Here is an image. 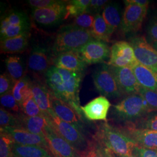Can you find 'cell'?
I'll return each mask as SVG.
<instances>
[{
  "instance_id": "cell-36",
  "label": "cell",
  "mask_w": 157,
  "mask_h": 157,
  "mask_svg": "<svg viewBox=\"0 0 157 157\" xmlns=\"http://www.w3.org/2000/svg\"><path fill=\"white\" fill-rule=\"evenodd\" d=\"M0 102L3 108L8 109L9 111H12L15 114L21 112V108L13 95L12 90L1 95Z\"/></svg>"
},
{
  "instance_id": "cell-11",
  "label": "cell",
  "mask_w": 157,
  "mask_h": 157,
  "mask_svg": "<svg viewBox=\"0 0 157 157\" xmlns=\"http://www.w3.org/2000/svg\"><path fill=\"white\" fill-rule=\"evenodd\" d=\"M126 6L122 14L121 29L124 33H133L141 28L148 8L124 2Z\"/></svg>"
},
{
  "instance_id": "cell-47",
  "label": "cell",
  "mask_w": 157,
  "mask_h": 157,
  "mask_svg": "<svg viewBox=\"0 0 157 157\" xmlns=\"http://www.w3.org/2000/svg\"></svg>"
},
{
  "instance_id": "cell-4",
  "label": "cell",
  "mask_w": 157,
  "mask_h": 157,
  "mask_svg": "<svg viewBox=\"0 0 157 157\" xmlns=\"http://www.w3.org/2000/svg\"><path fill=\"white\" fill-rule=\"evenodd\" d=\"M93 39L89 30L68 25L58 32L51 51L56 56L62 52L78 51Z\"/></svg>"
},
{
  "instance_id": "cell-30",
  "label": "cell",
  "mask_w": 157,
  "mask_h": 157,
  "mask_svg": "<svg viewBox=\"0 0 157 157\" xmlns=\"http://www.w3.org/2000/svg\"><path fill=\"white\" fill-rule=\"evenodd\" d=\"M91 33L94 39L105 42L109 41L111 36L109 33L107 24L101 14H97L95 15Z\"/></svg>"
},
{
  "instance_id": "cell-5",
  "label": "cell",
  "mask_w": 157,
  "mask_h": 157,
  "mask_svg": "<svg viewBox=\"0 0 157 157\" xmlns=\"http://www.w3.org/2000/svg\"><path fill=\"white\" fill-rule=\"evenodd\" d=\"M51 127L58 135L67 141L80 155L88 147L90 139L74 125L62 121L50 109L45 115Z\"/></svg>"
},
{
  "instance_id": "cell-44",
  "label": "cell",
  "mask_w": 157,
  "mask_h": 157,
  "mask_svg": "<svg viewBox=\"0 0 157 157\" xmlns=\"http://www.w3.org/2000/svg\"><path fill=\"white\" fill-rule=\"evenodd\" d=\"M124 2L134 4L136 5L140 6L142 7H145V8H148L150 3V1L148 0H126V1H124Z\"/></svg>"
},
{
  "instance_id": "cell-19",
  "label": "cell",
  "mask_w": 157,
  "mask_h": 157,
  "mask_svg": "<svg viewBox=\"0 0 157 157\" xmlns=\"http://www.w3.org/2000/svg\"><path fill=\"white\" fill-rule=\"evenodd\" d=\"M111 107V103L107 98L100 96L84 106L81 109L84 117L91 121H106L108 113Z\"/></svg>"
},
{
  "instance_id": "cell-41",
  "label": "cell",
  "mask_w": 157,
  "mask_h": 157,
  "mask_svg": "<svg viewBox=\"0 0 157 157\" xmlns=\"http://www.w3.org/2000/svg\"><path fill=\"white\" fill-rule=\"evenodd\" d=\"M136 157H157V149H150L137 146L133 152Z\"/></svg>"
},
{
  "instance_id": "cell-1",
  "label": "cell",
  "mask_w": 157,
  "mask_h": 157,
  "mask_svg": "<svg viewBox=\"0 0 157 157\" xmlns=\"http://www.w3.org/2000/svg\"><path fill=\"white\" fill-rule=\"evenodd\" d=\"M46 83L56 97L83 115L80 105L79 88L83 72H73L52 66L45 75Z\"/></svg>"
},
{
  "instance_id": "cell-37",
  "label": "cell",
  "mask_w": 157,
  "mask_h": 157,
  "mask_svg": "<svg viewBox=\"0 0 157 157\" xmlns=\"http://www.w3.org/2000/svg\"><path fill=\"white\" fill-rule=\"evenodd\" d=\"M94 18L95 15L89 12H85L75 18L73 25L91 32L93 26Z\"/></svg>"
},
{
  "instance_id": "cell-24",
  "label": "cell",
  "mask_w": 157,
  "mask_h": 157,
  "mask_svg": "<svg viewBox=\"0 0 157 157\" xmlns=\"http://www.w3.org/2000/svg\"><path fill=\"white\" fill-rule=\"evenodd\" d=\"M136 78L141 87L150 89L157 90V73L150 69L140 64L137 63L132 67Z\"/></svg>"
},
{
  "instance_id": "cell-46",
  "label": "cell",
  "mask_w": 157,
  "mask_h": 157,
  "mask_svg": "<svg viewBox=\"0 0 157 157\" xmlns=\"http://www.w3.org/2000/svg\"><path fill=\"white\" fill-rule=\"evenodd\" d=\"M153 47H154L155 48V49L157 51V42H155V43H154Z\"/></svg>"
},
{
  "instance_id": "cell-39",
  "label": "cell",
  "mask_w": 157,
  "mask_h": 157,
  "mask_svg": "<svg viewBox=\"0 0 157 157\" xmlns=\"http://www.w3.org/2000/svg\"><path fill=\"white\" fill-rule=\"evenodd\" d=\"M15 82L8 73H3L0 76V94L3 95L12 90Z\"/></svg>"
},
{
  "instance_id": "cell-9",
  "label": "cell",
  "mask_w": 157,
  "mask_h": 157,
  "mask_svg": "<svg viewBox=\"0 0 157 157\" xmlns=\"http://www.w3.org/2000/svg\"><path fill=\"white\" fill-rule=\"evenodd\" d=\"M130 45L133 48L136 59L139 63L157 72V51L148 43L144 36L131 38Z\"/></svg>"
},
{
  "instance_id": "cell-28",
  "label": "cell",
  "mask_w": 157,
  "mask_h": 157,
  "mask_svg": "<svg viewBox=\"0 0 157 157\" xmlns=\"http://www.w3.org/2000/svg\"><path fill=\"white\" fill-rule=\"evenodd\" d=\"M32 81L27 77L16 82L12 89V94L19 107L27 98L32 94L31 89Z\"/></svg>"
},
{
  "instance_id": "cell-25",
  "label": "cell",
  "mask_w": 157,
  "mask_h": 157,
  "mask_svg": "<svg viewBox=\"0 0 157 157\" xmlns=\"http://www.w3.org/2000/svg\"><path fill=\"white\" fill-rule=\"evenodd\" d=\"M29 45L28 33L1 41V54H15L26 50Z\"/></svg>"
},
{
  "instance_id": "cell-43",
  "label": "cell",
  "mask_w": 157,
  "mask_h": 157,
  "mask_svg": "<svg viewBox=\"0 0 157 157\" xmlns=\"http://www.w3.org/2000/svg\"><path fill=\"white\" fill-rule=\"evenodd\" d=\"M56 1L55 0H29L28 3L33 10H35L49 7L55 4Z\"/></svg>"
},
{
  "instance_id": "cell-35",
  "label": "cell",
  "mask_w": 157,
  "mask_h": 157,
  "mask_svg": "<svg viewBox=\"0 0 157 157\" xmlns=\"http://www.w3.org/2000/svg\"><path fill=\"white\" fill-rule=\"evenodd\" d=\"M131 124L134 125L137 128L157 131V112H149L136 124Z\"/></svg>"
},
{
  "instance_id": "cell-7",
  "label": "cell",
  "mask_w": 157,
  "mask_h": 157,
  "mask_svg": "<svg viewBox=\"0 0 157 157\" xmlns=\"http://www.w3.org/2000/svg\"><path fill=\"white\" fill-rule=\"evenodd\" d=\"M93 78L97 90L108 98H117L123 95L109 65H103L93 73Z\"/></svg>"
},
{
  "instance_id": "cell-3",
  "label": "cell",
  "mask_w": 157,
  "mask_h": 157,
  "mask_svg": "<svg viewBox=\"0 0 157 157\" xmlns=\"http://www.w3.org/2000/svg\"><path fill=\"white\" fill-rule=\"evenodd\" d=\"M150 112L146 101L139 94L124 97L112 106L113 120L124 125L135 124Z\"/></svg>"
},
{
  "instance_id": "cell-31",
  "label": "cell",
  "mask_w": 157,
  "mask_h": 157,
  "mask_svg": "<svg viewBox=\"0 0 157 157\" xmlns=\"http://www.w3.org/2000/svg\"><path fill=\"white\" fill-rule=\"evenodd\" d=\"M90 0H73L67 2L65 19L69 17H77L87 11Z\"/></svg>"
},
{
  "instance_id": "cell-45",
  "label": "cell",
  "mask_w": 157,
  "mask_h": 157,
  "mask_svg": "<svg viewBox=\"0 0 157 157\" xmlns=\"http://www.w3.org/2000/svg\"><path fill=\"white\" fill-rule=\"evenodd\" d=\"M113 157H136L135 156H121V155H115L113 154Z\"/></svg>"
},
{
  "instance_id": "cell-21",
  "label": "cell",
  "mask_w": 157,
  "mask_h": 157,
  "mask_svg": "<svg viewBox=\"0 0 157 157\" xmlns=\"http://www.w3.org/2000/svg\"><path fill=\"white\" fill-rule=\"evenodd\" d=\"M18 119V127L25 129L29 132L36 135H41L44 137L45 129L48 125V122L45 115L36 117H28L22 112L16 114Z\"/></svg>"
},
{
  "instance_id": "cell-40",
  "label": "cell",
  "mask_w": 157,
  "mask_h": 157,
  "mask_svg": "<svg viewBox=\"0 0 157 157\" xmlns=\"http://www.w3.org/2000/svg\"><path fill=\"white\" fill-rule=\"evenodd\" d=\"M109 2V1L106 0H91L86 12L94 15L100 14Z\"/></svg>"
},
{
  "instance_id": "cell-27",
  "label": "cell",
  "mask_w": 157,
  "mask_h": 157,
  "mask_svg": "<svg viewBox=\"0 0 157 157\" xmlns=\"http://www.w3.org/2000/svg\"><path fill=\"white\" fill-rule=\"evenodd\" d=\"M6 65L7 73L15 82L25 77V65L21 57L16 56H7Z\"/></svg>"
},
{
  "instance_id": "cell-2",
  "label": "cell",
  "mask_w": 157,
  "mask_h": 157,
  "mask_svg": "<svg viewBox=\"0 0 157 157\" xmlns=\"http://www.w3.org/2000/svg\"><path fill=\"white\" fill-rule=\"evenodd\" d=\"M113 154L121 156H133L137 144L119 129L107 122L97 126L95 133L92 136Z\"/></svg>"
},
{
  "instance_id": "cell-10",
  "label": "cell",
  "mask_w": 157,
  "mask_h": 157,
  "mask_svg": "<svg viewBox=\"0 0 157 157\" xmlns=\"http://www.w3.org/2000/svg\"><path fill=\"white\" fill-rule=\"evenodd\" d=\"M139 62L135 56L133 47L129 43L118 41L110 48L108 65L113 67H133Z\"/></svg>"
},
{
  "instance_id": "cell-23",
  "label": "cell",
  "mask_w": 157,
  "mask_h": 157,
  "mask_svg": "<svg viewBox=\"0 0 157 157\" xmlns=\"http://www.w3.org/2000/svg\"><path fill=\"white\" fill-rule=\"evenodd\" d=\"M102 16L107 24L111 36L117 30L121 29L122 15L121 6L116 2H109L102 12Z\"/></svg>"
},
{
  "instance_id": "cell-8",
  "label": "cell",
  "mask_w": 157,
  "mask_h": 157,
  "mask_svg": "<svg viewBox=\"0 0 157 157\" xmlns=\"http://www.w3.org/2000/svg\"><path fill=\"white\" fill-rule=\"evenodd\" d=\"M67 1H56L49 7L35 9L32 12L34 21L43 26H51L65 19Z\"/></svg>"
},
{
  "instance_id": "cell-22",
  "label": "cell",
  "mask_w": 157,
  "mask_h": 157,
  "mask_svg": "<svg viewBox=\"0 0 157 157\" xmlns=\"http://www.w3.org/2000/svg\"><path fill=\"white\" fill-rule=\"evenodd\" d=\"M31 89L34 99L45 115L51 109L52 91L48 86L39 81H32Z\"/></svg>"
},
{
  "instance_id": "cell-6",
  "label": "cell",
  "mask_w": 157,
  "mask_h": 157,
  "mask_svg": "<svg viewBox=\"0 0 157 157\" xmlns=\"http://www.w3.org/2000/svg\"><path fill=\"white\" fill-rule=\"evenodd\" d=\"M30 28L29 19L25 13L18 10H11L1 18V41L28 33Z\"/></svg>"
},
{
  "instance_id": "cell-14",
  "label": "cell",
  "mask_w": 157,
  "mask_h": 157,
  "mask_svg": "<svg viewBox=\"0 0 157 157\" xmlns=\"http://www.w3.org/2000/svg\"><path fill=\"white\" fill-rule=\"evenodd\" d=\"M55 57L52 51L45 47L35 46L29 56V69L35 74L45 75L53 66Z\"/></svg>"
},
{
  "instance_id": "cell-32",
  "label": "cell",
  "mask_w": 157,
  "mask_h": 157,
  "mask_svg": "<svg viewBox=\"0 0 157 157\" xmlns=\"http://www.w3.org/2000/svg\"><path fill=\"white\" fill-rule=\"evenodd\" d=\"M14 141L6 132L1 130L0 157H13V148Z\"/></svg>"
},
{
  "instance_id": "cell-20",
  "label": "cell",
  "mask_w": 157,
  "mask_h": 157,
  "mask_svg": "<svg viewBox=\"0 0 157 157\" xmlns=\"http://www.w3.org/2000/svg\"><path fill=\"white\" fill-rule=\"evenodd\" d=\"M87 65L78 51L61 53L55 57L54 61V66L73 72H84Z\"/></svg>"
},
{
  "instance_id": "cell-38",
  "label": "cell",
  "mask_w": 157,
  "mask_h": 157,
  "mask_svg": "<svg viewBox=\"0 0 157 157\" xmlns=\"http://www.w3.org/2000/svg\"><path fill=\"white\" fill-rule=\"evenodd\" d=\"M139 94L146 101L150 112H157V90L141 87Z\"/></svg>"
},
{
  "instance_id": "cell-33",
  "label": "cell",
  "mask_w": 157,
  "mask_h": 157,
  "mask_svg": "<svg viewBox=\"0 0 157 157\" xmlns=\"http://www.w3.org/2000/svg\"><path fill=\"white\" fill-rule=\"evenodd\" d=\"M21 112L28 117L44 115L34 99L33 94L30 95L20 105Z\"/></svg>"
},
{
  "instance_id": "cell-26",
  "label": "cell",
  "mask_w": 157,
  "mask_h": 157,
  "mask_svg": "<svg viewBox=\"0 0 157 157\" xmlns=\"http://www.w3.org/2000/svg\"><path fill=\"white\" fill-rule=\"evenodd\" d=\"M13 157H52L46 149L39 146H23L14 143Z\"/></svg>"
},
{
  "instance_id": "cell-42",
  "label": "cell",
  "mask_w": 157,
  "mask_h": 157,
  "mask_svg": "<svg viewBox=\"0 0 157 157\" xmlns=\"http://www.w3.org/2000/svg\"><path fill=\"white\" fill-rule=\"evenodd\" d=\"M148 37L154 43L157 42V17H152L147 25Z\"/></svg>"
},
{
  "instance_id": "cell-16",
  "label": "cell",
  "mask_w": 157,
  "mask_h": 157,
  "mask_svg": "<svg viewBox=\"0 0 157 157\" xmlns=\"http://www.w3.org/2000/svg\"><path fill=\"white\" fill-rule=\"evenodd\" d=\"M109 67L123 95L139 94L141 87L137 82L132 67Z\"/></svg>"
},
{
  "instance_id": "cell-12",
  "label": "cell",
  "mask_w": 157,
  "mask_h": 157,
  "mask_svg": "<svg viewBox=\"0 0 157 157\" xmlns=\"http://www.w3.org/2000/svg\"><path fill=\"white\" fill-rule=\"evenodd\" d=\"M44 137L48 146V151L52 156L81 157L78 152L67 141L58 135L49 124L45 129Z\"/></svg>"
},
{
  "instance_id": "cell-17",
  "label": "cell",
  "mask_w": 157,
  "mask_h": 157,
  "mask_svg": "<svg viewBox=\"0 0 157 157\" xmlns=\"http://www.w3.org/2000/svg\"><path fill=\"white\" fill-rule=\"evenodd\" d=\"M119 129L135 141L137 146L146 148L157 149V131L137 128L131 124L124 125Z\"/></svg>"
},
{
  "instance_id": "cell-18",
  "label": "cell",
  "mask_w": 157,
  "mask_h": 157,
  "mask_svg": "<svg viewBox=\"0 0 157 157\" xmlns=\"http://www.w3.org/2000/svg\"><path fill=\"white\" fill-rule=\"evenodd\" d=\"M1 130L10 135L15 143L23 146H39L48 151V146L43 136L34 134L20 128H6Z\"/></svg>"
},
{
  "instance_id": "cell-34",
  "label": "cell",
  "mask_w": 157,
  "mask_h": 157,
  "mask_svg": "<svg viewBox=\"0 0 157 157\" xmlns=\"http://www.w3.org/2000/svg\"><path fill=\"white\" fill-rule=\"evenodd\" d=\"M18 119L17 115L6 110L4 108L0 109V126L1 129L6 128H17Z\"/></svg>"
},
{
  "instance_id": "cell-29",
  "label": "cell",
  "mask_w": 157,
  "mask_h": 157,
  "mask_svg": "<svg viewBox=\"0 0 157 157\" xmlns=\"http://www.w3.org/2000/svg\"><path fill=\"white\" fill-rule=\"evenodd\" d=\"M81 157H114L113 154L100 142L91 137L88 147L83 153Z\"/></svg>"
},
{
  "instance_id": "cell-13",
  "label": "cell",
  "mask_w": 157,
  "mask_h": 157,
  "mask_svg": "<svg viewBox=\"0 0 157 157\" xmlns=\"http://www.w3.org/2000/svg\"><path fill=\"white\" fill-rule=\"evenodd\" d=\"M51 109L62 121L72 124L86 135L83 116L65 102L56 97L52 93Z\"/></svg>"
},
{
  "instance_id": "cell-15",
  "label": "cell",
  "mask_w": 157,
  "mask_h": 157,
  "mask_svg": "<svg viewBox=\"0 0 157 157\" xmlns=\"http://www.w3.org/2000/svg\"><path fill=\"white\" fill-rule=\"evenodd\" d=\"M87 65L103 62L110 56V49L105 41L93 39L78 51Z\"/></svg>"
}]
</instances>
